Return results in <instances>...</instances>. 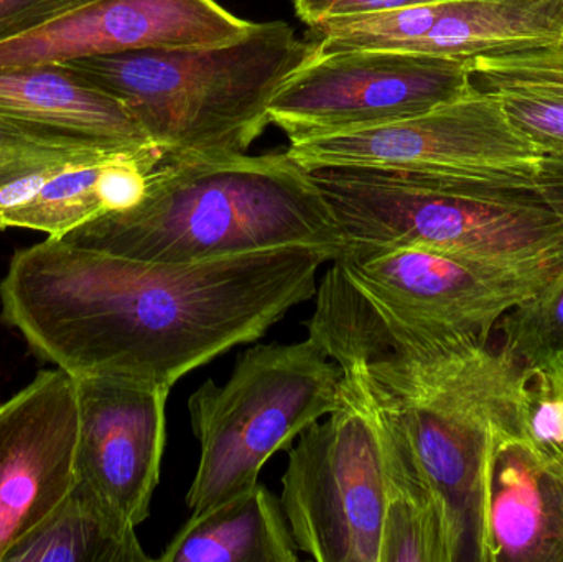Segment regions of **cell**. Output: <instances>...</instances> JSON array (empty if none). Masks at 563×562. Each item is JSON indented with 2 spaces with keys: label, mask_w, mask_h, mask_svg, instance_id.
Returning <instances> with one entry per match:
<instances>
[{
  "label": "cell",
  "mask_w": 563,
  "mask_h": 562,
  "mask_svg": "<svg viewBox=\"0 0 563 562\" xmlns=\"http://www.w3.org/2000/svg\"><path fill=\"white\" fill-rule=\"evenodd\" d=\"M328 251L288 246L200 263L132 260L46 238L0 283L2 319L73 378L172 389L234 346L263 339L317 293Z\"/></svg>",
  "instance_id": "cell-1"
},
{
  "label": "cell",
  "mask_w": 563,
  "mask_h": 562,
  "mask_svg": "<svg viewBox=\"0 0 563 562\" xmlns=\"http://www.w3.org/2000/svg\"><path fill=\"white\" fill-rule=\"evenodd\" d=\"M59 240L158 263L288 246L317 247L336 261L347 247L323 191L287 152L162 158L135 207L86 221Z\"/></svg>",
  "instance_id": "cell-2"
},
{
  "label": "cell",
  "mask_w": 563,
  "mask_h": 562,
  "mask_svg": "<svg viewBox=\"0 0 563 562\" xmlns=\"http://www.w3.org/2000/svg\"><path fill=\"white\" fill-rule=\"evenodd\" d=\"M288 23H251L208 45L141 48L62 63L129 109L164 161L246 154L269 104L314 49Z\"/></svg>",
  "instance_id": "cell-3"
},
{
  "label": "cell",
  "mask_w": 563,
  "mask_h": 562,
  "mask_svg": "<svg viewBox=\"0 0 563 562\" xmlns=\"http://www.w3.org/2000/svg\"><path fill=\"white\" fill-rule=\"evenodd\" d=\"M308 172L336 214L347 247H413L499 266L563 260V207L541 187L354 165Z\"/></svg>",
  "instance_id": "cell-4"
},
{
  "label": "cell",
  "mask_w": 563,
  "mask_h": 562,
  "mask_svg": "<svg viewBox=\"0 0 563 562\" xmlns=\"http://www.w3.org/2000/svg\"><path fill=\"white\" fill-rule=\"evenodd\" d=\"M343 370L313 342L263 343L238 356L230 379L205 382L188 398L200 444L187 494L200 517L260 484L264 465L341 403Z\"/></svg>",
  "instance_id": "cell-5"
},
{
  "label": "cell",
  "mask_w": 563,
  "mask_h": 562,
  "mask_svg": "<svg viewBox=\"0 0 563 562\" xmlns=\"http://www.w3.org/2000/svg\"><path fill=\"white\" fill-rule=\"evenodd\" d=\"M280 504L298 550L318 562H379L387 482L379 416L343 372L341 403L291 445Z\"/></svg>",
  "instance_id": "cell-6"
},
{
  "label": "cell",
  "mask_w": 563,
  "mask_h": 562,
  "mask_svg": "<svg viewBox=\"0 0 563 562\" xmlns=\"http://www.w3.org/2000/svg\"><path fill=\"white\" fill-rule=\"evenodd\" d=\"M287 154L307 170L354 165L525 187H541L545 158L512 124L501 102L475 88L404 121L291 142Z\"/></svg>",
  "instance_id": "cell-7"
},
{
  "label": "cell",
  "mask_w": 563,
  "mask_h": 562,
  "mask_svg": "<svg viewBox=\"0 0 563 562\" xmlns=\"http://www.w3.org/2000/svg\"><path fill=\"white\" fill-rule=\"evenodd\" d=\"M472 89L470 59L314 46L277 89L269 119L291 144L404 121Z\"/></svg>",
  "instance_id": "cell-8"
},
{
  "label": "cell",
  "mask_w": 563,
  "mask_h": 562,
  "mask_svg": "<svg viewBox=\"0 0 563 562\" xmlns=\"http://www.w3.org/2000/svg\"><path fill=\"white\" fill-rule=\"evenodd\" d=\"M336 263L371 296L437 332L489 340L499 320L539 293L562 261L499 266L413 247H346Z\"/></svg>",
  "instance_id": "cell-9"
},
{
  "label": "cell",
  "mask_w": 563,
  "mask_h": 562,
  "mask_svg": "<svg viewBox=\"0 0 563 562\" xmlns=\"http://www.w3.org/2000/svg\"><path fill=\"white\" fill-rule=\"evenodd\" d=\"M78 429L76 379L59 368L0 405V562L75 487Z\"/></svg>",
  "instance_id": "cell-10"
},
{
  "label": "cell",
  "mask_w": 563,
  "mask_h": 562,
  "mask_svg": "<svg viewBox=\"0 0 563 562\" xmlns=\"http://www.w3.org/2000/svg\"><path fill=\"white\" fill-rule=\"evenodd\" d=\"M330 49H396L473 59L563 42V0H443L330 19Z\"/></svg>",
  "instance_id": "cell-11"
},
{
  "label": "cell",
  "mask_w": 563,
  "mask_h": 562,
  "mask_svg": "<svg viewBox=\"0 0 563 562\" xmlns=\"http://www.w3.org/2000/svg\"><path fill=\"white\" fill-rule=\"evenodd\" d=\"M75 379L76 482L139 527L151 515L161 482L172 389L125 379Z\"/></svg>",
  "instance_id": "cell-12"
},
{
  "label": "cell",
  "mask_w": 563,
  "mask_h": 562,
  "mask_svg": "<svg viewBox=\"0 0 563 562\" xmlns=\"http://www.w3.org/2000/svg\"><path fill=\"white\" fill-rule=\"evenodd\" d=\"M251 23L217 0H96L29 35L0 43V68L208 45L243 35Z\"/></svg>",
  "instance_id": "cell-13"
},
{
  "label": "cell",
  "mask_w": 563,
  "mask_h": 562,
  "mask_svg": "<svg viewBox=\"0 0 563 562\" xmlns=\"http://www.w3.org/2000/svg\"><path fill=\"white\" fill-rule=\"evenodd\" d=\"M472 533L478 561H563V465L519 434L493 439L479 465Z\"/></svg>",
  "instance_id": "cell-14"
},
{
  "label": "cell",
  "mask_w": 563,
  "mask_h": 562,
  "mask_svg": "<svg viewBox=\"0 0 563 562\" xmlns=\"http://www.w3.org/2000/svg\"><path fill=\"white\" fill-rule=\"evenodd\" d=\"M0 118L128 152L155 147L119 99L62 63L0 68Z\"/></svg>",
  "instance_id": "cell-15"
},
{
  "label": "cell",
  "mask_w": 563,
  "mask_h": 562,
  "mask_svg": "<svg viewBox=\"0 0 563 562\" xmlns=\"http://www.w3.org/2000/svg\"><path fill=\"white\" fill-rule=\"evenodd\" d=\"M379 422L387 482L379 562L459 561L470 533L468 520L433 491L380 416Z\"/></svg>",
  "instance_id": "cell-16"
},
{
  "label": "cell",
  "mask_w": 563,
  "mask_h": 562,
  "mask_svg": "<svg viewBox=\"0 0 563 562\" xmlns=\"http://www.w3.org/2000/svg\"><path fill=\"white\" fill-rule=\"evenodd\" d=\"M298 547L276 497L263 484L190 520L162 562H297Z\"/></svg>",
  "instance_id": "cell-17"
},
{
  "label": "cell",
  "mask_w": 563,
  "mask_h": 562,
  "mask_svg": "<svg viewBox=\"0 0 563 562\" xmlns=\"http://www.w3.org/2000/svg\"><path fill=\"white\" fill-rule=\"evenodd\" d=\"M470 81L545 154L563 151V42L470 59Z\"/></svg>",
  "instance_id": "cell-18"
},
{
  "label": "cell",
  "mask_w": 563,
  "mask_h": 562,
  "mask_svg": "<svg viewBox=\"0 0 563 562\" xmlns=\"http://www.w3.org/2000/svg\"><path fill=\"white\" fill-rule=\"evenodd\" d=\"M134 525L76 482L59 507L3 562H147Z\"/></svg>",
  "instance_id": "cell-19"
},
{
  "label": "cell",
  "mask_w": 563,
  "mask_h": 562,
  "mask_svg": "<svg viewBox=\"0 0 563 562\" xmlns=\"http://www.w3.org/2000/svg\"><path fill=\"white\" fill-rule=\"evenodd\" d=\"M111 158L56 168L32 200L9 211L0 220V230L29 228L52 238H62L86 221L101 217L106 211L98 194L99 172Z\"/></svg>",
  "instance_id": "cell-20"
},
{
  "label": "cell",
  "mask_w": 563,
  "mask_h": 562,
  "mask_svg": "<svg viewBox=\"0 0 563 562\" xmlns=\"http://www.w3.org/2000/svg\"><path fill=\"white\" fill-rule=\"evenodd\" d=\"M128 152L91 139L75 137L42 125L0 118V172H23L48 165L98 162Z\"/></svg>",
  "instance_id": "cell-21"
},
{
  "label": "cell",
  "mask_w": 563,
  "mask_h": 562,
  "mask_svg": "<svg viewBox=\"0 0 563 562\" xmlns=\"http://www.w3.org/2000/svg\"><path fill=\"white\" fill-rule=\"evenodd\" d=\"M501 346L531 368L563 349V267L531 299L499 320Z\"/></svg>",
  "instance_id": "cell-22"
},
{
  "label": "cell",
  "mask_w": 563,
  "mask_h": 562,
  "mask_svg": "<svg viewBox=\"0 0 563 562\" xmlns=\"http://www.w3.org/2000/svg\"><path fill=\"white\" fill-rule=\"evenodd\" d=\"M519 436L536 454L563 465V398L532 386L531 376L519 416Z\"/></svg>",
  "instance_id": "cell-23"
},
{
  "label": "cell",
  "mask_w": 563,
  "mask_h": 562,
  "mask_svg": "<svg viewBox=\"0 0 563 562\" xmlns=\"http://www.w3.org/2000/svg\"><path fill=\"white\" fill-rule=\"evenodd\" d=\"M96 0H0V43L29 35Z\"/></svg>",
  "instance_id": "cell-24"
},
{
  "label": "cell",
  "mask_w": 563,
  "mask_h": 562,
  "mask_svg": "<svg viewBox=\"0 0 563 562\" xmlns=\"http://www.w3.org/2000/svg\"><path fill=\"white\" fill-rule=\"evenodd\" d=\"M291 2L298 19L310 26L321 20L393 12V10L443 2V0H291Z\"/></svg>",
  "instance_id": "cell-25"
},
{
  "label": "cell",
  "mask_w": 563,
  "mask_h": 562,
  "mask_svg": "<svg viewBox=\"0 0 563 562\" xmlns=\"http://www.w3.org/2000/svg\"><path fill=\"white\" fill-rule=\"evenodd\" d=\"M528 370L532 386L563 398V349L551 353L548 359Z\"/></svg>",
  "instance_id": "cell-26"
},
{
  "label": "cell",
  "mask_w": 563,
  "mask_h": 562,
  "mask_svg": "<svg viewBox=\"0 0 563 562\" xmlns=\"http://www.w3.org/2000/svg\"><path fill=\"white\" fill-rule=\"evenodd\" d=\"M49 167V165H48ZM25 172V170H23ZM19 174V172H0V178L5 177V175Z\"/></svg>",
  "instance_id": "cell-27"
}]
</instances>
